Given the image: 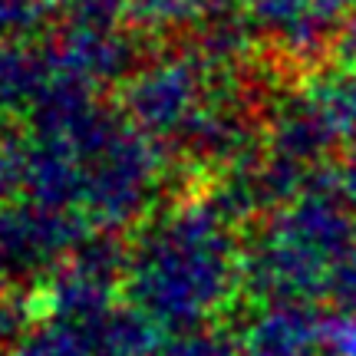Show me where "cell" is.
Segmentation results:
<instances>
[]
</instances>
